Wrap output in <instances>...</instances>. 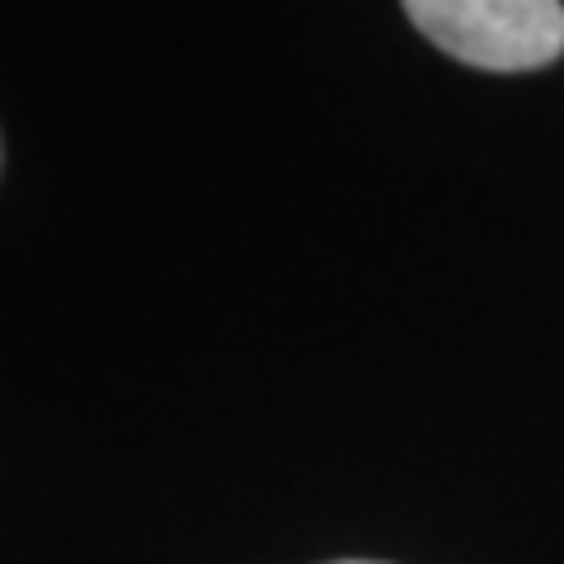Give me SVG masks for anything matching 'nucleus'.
<instances>
[{"instance_id": "obj_2", "label": "nucleus", "mask_w": 564, "mask_h": 564, "mask_svg": "<svg viewBox=\"0 0 564 564\" xmlns=\"http://www.w3.org/2000/svg\"><path fill=\"white\" fill-rule=\"evenodd\" d=\"M344 564H372V560H344Z\"/></svg>"}, {"instance_id": "obj_1", "label": "nucleus", "mask_w": 564, "mask_h": 564, "mask_svg": "<svg viewBox=\"0 0 564 564\" xmlns=\"http://www.w3.org/2000/svg\"><path fill=\"white\" fill-rule=\"evenodd\" d=\"M414 29L480 70H536L564 52L560 0H404Z\"/></svg>"}]
</instances>
